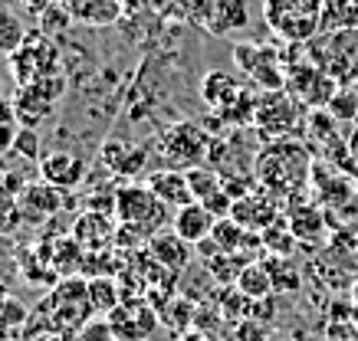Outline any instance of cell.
<instances>
[{"label":"cell","mask_w":358,"mask_h":341,"mask_svg":"<svg viewBox=\"0 0 358 341\" xmlns=\"http://www.w3.org/2000/svg\"><path fill=\"white\" fill-rule=\"evenodd\" d=\"M23 223V210L17 197H0V233L7 236Z\"/></svg>","instance_id":"obj_33"},{"label":"cell","mask_w":358,"mask_h":341,"mask_svg":"<svg viewBox=\"0 0 358 341\" xmlns=\"http://www.w3.org/2000/svg\"><path fill=\"white\" fill-rule=\"evenodd\" d=\"M210 33H237L250 26V7L247 0H217L204 17Z\"/></svg>","instance_id":"obj_16"},{"label":"cell","mask_w":358,"mask_h":341,"mask_svg":"<svg viewBox=\"0 0 358 341\" xmlns=\"http://www.w3.org/2000/svg\"><path fill=\"white\" fill-rule=\"evenodd\" d=\"M7 302H10V292H7V286L0 282V312H3V305H7Z\"/></svg>","instance_id":"obj_40"},{"label":"cell","mask_w":358,"mask_h":341,"mask_svg":"<svg viewBox=\"0 0 358 341\" xmlns=\"http://www.w3.org/2000/svg\"><path fill=\"white\" fill-rule=\"evenodd\" d=\"M214 223H217V217H214L204 204H197V200H194V204H187L185 210H178V213H174L171 230L178 233V236H185L191 246H201V243L210 240Z\"/></svg>","instance_id":"obj_15"},{"label":"cell","mask_w":358,"mask_h":341,"mask_svg":"<svg viewBox=\"0 0 358 341\" xmlns=\"http://www.w3.org/2000/svg\"><path fill=\"white\" fill-rule=\"evenodd\" d=\"M145 188L152 190L155 197L162 200L168 210H174V213H178V210H185L187 204H194V194H191L187 174L185 171H174V167H162V171L148 174Z\"/></svg>","instance_id":"obj_11"},{"label":"cell","mask_w":358,"mask_h":341,"mask_svg":"<svg viewBox=\"0 0 358 341\" xmlns=\"http://www.w3.org/2000/svg\"><path fill=\"white\" fill-rule=\"evenodd\" d=\"M326 341H332V338H326Z\"/></svg>","instance_id":"obj_44"},{"label":"cell","mask_w":358,"mask_h":341,"mask_svg":"<svg viewBox=\"0 0 358 341\" xmlns=\"http://www.w3.org/2000/svg\"><path fill=\"white\" fill-rule=\"evenodd\" d=\"M178 341H210V335H207V331H201V328H191L187 335H181Z\"/></svg>","instance_id":"obj_38"},{"label":"cell","mask_w":358,"mask_h":341,"mask_svg":"<svg viewBox=\"0 0 358 341\" xmlns=\"http://www.w3.org/2000/svg\"><path fill=\"white\" fill-rule=\"evenodd\" d=\"M240 92H243V86H240L234 76H227V73H207L204 82H201V96H204V102L207 105H214L217 112L227 109Z\"/></svg>","instance_id":"obj_20"},{"label":"cell","mask_w":358,"mask_h":341,"mask_svg":"<svg viewBox=\"0 0 358 341\" xmlns=\"http://www.w3.org/2000/svg\"><path fill=\"white\" fill-rule=\"evenodd\" d=\"M260 236H263V250L270 256H289L296 246H299V240H296V233H293V227H289L286 217H280L273 227H266Z\"/></svg>","instance_id":"obj_25"},{"label":"cell","mask_w":358,"mask_h":341,"mask_svg":"<svg viewBox=\"0 0 358 341\" xmlns=\"http://www.w3.org/2000/svg\"><path fill=\"white\" fill-rule=\"evenodd\" d=\"M289 227L299 243H322L326 240V217L319 207H296L289 210Z\"/></svg>","instance_id":"obj_19"},{"label":"cell","mask_w":358,"mask_h":341,"mask_svg":"<svg viewBox=\"0 0 358 341\" xmlns=\"http://www.w3.org/2000/svg\"><path fill=\"white\" fill-rule=\"evenodd\" d=\"M230 217L243 227V230H253V233H263L266 227L280 220V207H276V197H273L270 190H263L260 184L250 190L247 197L234 200V210H230Z\"/></svg>","instance_id":"obj_9"},{"label":"cell","mask_w":358,"mask_h":341,"mask_svg":"<svg viewBox=\"0 0 358 341\" xmlns=\"http://www.w3.org/2000/svg\"><path fill=\"white\" fill-rule=\"evenodd\" d=\"M329 115L338 121H352L358 119V92L355 89H338L336 92V99L329 102Z\"/></svg>","instance_id":"obj_32"},{"label":"cell","mask_w":358,"mask_h":341,"mask_svg":"<svg viewBox=\"0 0 358 341\" xmlns=\"http://www.w3.org/2000/svg\"><path fill=\"white\" fill-rule=\"evenodd\" d=\"M13 105H17V121H20L23 128H36L40 121L56 109L50 102H43L30 86H20L17 89V96H13Z\"/></svg>","instance_id":"obj_22"},{"label":"cell","mask_w":358,"mask_h":341,"mask_svg":"<svg viewBox=\"0 0 358 341\" xmlns=\"http://www.w3.org/2000/svg\"><path fill=\"white\" fill-rule=\"evenodd\" d=\"M40 177L59 190H73L86 177V161L73 151H53L46 158H40Z\"/></svg>","instance_id":"obj_12"},{"label":"cell","mask_w":358,"mask_h":341,"mask_svg":"<svg viewBox=\"0 0 358 341\" xmlns=\"http://www.w3.org/2000/svg\"><path fill=\"white\" fill-rule=\"evenodd\" d=\"M27 321H30V308L23 305L20 298H13L3 305L0 312V341L7 338H23V331H27Z\"/></svg>","instance_id":"obj_28"},{"label":"cell","mask_w":358,"mask_h":341,"mask_svg":"<svg viewBox=\"0 0 358 341\" xmlns=\"http://www.w3.org/2000/svg\"><path fill=\"white\" fill-rule=\"evenodd\" d=\"M148 253H152L155 263H162L171 275L187 273V266H191V243L185 236H178L174 230L155 233L148 240Z\"/></svg>","instance_id":"obj_13"},{"label":"cell","mask_w":358,"mask_h":341,"mask_svg":"<svg viewBox=\"0 0 358 341\" xmlns=\"http://www.w3.org/2000/svg\"><path fill=\"white\" fill-rule=\"evenodd\" d=\"M27 341H66V338L53 331V335H36V338H27Z\"/></svg>","instance_id":"obj_39"},{"label":"cell","mask_w":358,"mask_h":341,"mask_svg":"<svg viewBox=\"0 0 358 341\" xmlns=\"http://www.w3.org/2000/svg\"><path fill=\"white\" fill-rule=\"evenodd\" d=\"M263 20L282 43H309L326 30V0H263Z\"/></svg>","instance_id":"obj_3"},{"label":"cell","mask_w":358,"mask_h":341,"mask_svg":"<svg viewBox=\"0 0 358 341\" xmlns=\"http://www.w3.org/2000/svg\"><path fill=\"white\" fill-rule=\"evenodd\" d=\"M0 96H3V79H0Z\"/></svg>","instance_id":"obj_42"},{"label":"cell","mask_w":358,"mask_h":341,"mask_svg":"<svg viewBox=\"0 0 358 341\" xmlns=\"http://www.w3.org/2000/svg\"><path fill=\"white\" fill-rule=\"evenodd\" d=\"M7 63H10V73L17 79V86H30L36 79L59 73V50L43 33H30L27 43L17 53L7 56Z\"/></svg>","instance_id":"obj_6"},{"label":"cell","mask_w":358,"mask_h":341,"mask_svg":"<svg viewBox=\"0 0 358 341\" xmlns=\"http://www.w3.org/2000/svg\"><path fill=\"white\" fill-rule=\"evenodd\" d=\"M326 30H358V0H326Z\"/></svg>","instance_id":"obj_29"},{"label":"cell","mask_w":358,"mask_h":341,"mask_svg":"<svg viewBox=\"0 0 358 341\" xmlns=\"http://www.w3.org/2000/svg\"><path fill=\"white\" fill-rule=\"evenodd\" d=\"M119 341H148L162 325L158 308H152L145 298H125L115 312L106 315Z\"/></svg>","instance_id":"obj_8"},{"label":"cell","mask_w":358,"mask_h":341,"mask_svg":"<svg viewBox=\"0 0 358 341\" xmlns=\"http://www.w3.org/2000/svg\"><path fill=\"white\" fill-rule=\"evenodd\" d=\"M20 210H23V220H46L53 217L56 210L66 204V190L46 184V181H33L23 188L20 197Z\"/></svg>","instance_id":"obj_14"},{"label":"cell","mask_w":358,"mask_h":341,"mask_svg":"<svg viewBox=\"0 0 358 341\" xmlns=\"http://www.w3.org/2000/svg\"><path fill=\"white\" fill-rule=\"evenodd\" d=\"M260 50H263V46H247V43L234 46V59H237V66L243 69V76H250V73H253L257 59H260Z\"/></svg>","instance_id":"obj_35"},{"label":"cell","mask_w":358,"mask_h":341,"mask_svg":"<svg viewBox=\"0 0 358 341\" xmlns=\"http://www.w3.org/2000/svg\"><path fill=\"white\" fill-rule=\"evenodd\" d=\"M348 298L358 305V275H355V282H352V289H348Z\"/></svg>","instance_id":"obj_41"},{"label":"cell","mask_w":358,"mask_h":341,"mask_svg":"<svg viewBox=\"0 0 358 341\" xmlns=\"http://www.w3.org/2000/svg\"><path fill=\"white\" fill-rule=\"evenodd\" d=\"M73 236L86 253H99L119 236V223L109 217V210H86L73 227Z\"/></svg>","instance_id":"obj_10"},{"label":"cell","mask_w":358,"mask_h":341,"mask_svg":"<svg viewBox=\"0 0 358 341\" xmlns=\"http://www.w3.org/2000/svg\"><path fill=\"white\" fill-rule=\"evenodd\" d=\"M303 121V105L282 89V92H260L257 96V109H253V128L260 132L266 144L293 138Z\"/></svg>","instance_id":"obj_4"},{"label":"cell","mask_w":358,"mask_h":341,"mask_svg":"<svg viewBox=\"0 0 358 341\" xmlns=\"http://www.w3.org/2000/svg\"><path fill=\"white\" fill-rule=\"evenodd\" d=\"M27 36L30 33H27V26H23L20 17L13 10H3V7H0V53L13 56L23 43H27Z\"/></svg>","instance_id":"obj_27"},{"label":"cell","mask_w":358,"mask_h":341,"mask_svg":"<svg viewBox=\"0 0 358 341\" xmlns=\"http://www.w3.org/2000/svg\"><path fill=\"white\" fill-rule=\"evenodd\" d=\"M257 184L263 190H270L273 197H289L296 190H303L313 174V158L296 138H282V142H270L257 154L253 165Z\"/></svg>","instance_id":"obj_1"},{"label":"cell","mask_w":358,"mask_h":341,"mask_svg":"<svg viewBox=\"0 0 358 341\" xmlns=\"http://www.w3.org/2000/svg\"><path fill=\"white\" fill-rule=\"evenodd\" d=\"M66 3H69V13L89 26H109L122 13L119 0H66Z\"/></svg>","instance_id":"obj_17"},{"label":"cell","mask_w":358,"mask_h":341,"mask_svg":"<svg viewBox=\"0 0 358 341\" xmlns=\"http://www.w3.org/2000/svg\"><path fill=\"white\" fill-rule=\"evenodd\" d=\"M234 286L243 292V296L250 298V302H260V298H270L276 289H273V275L270 269L263 266V259H257V263H247L243 266V273L237 275V282Z\"/></svg>","instance_id":"obj_21"},{"label":"cell","mask_w":358,"mask_h":341,"mask_svg":"<svg viewBox=\"0 0 358 341\" xmlns=\"http://www.w3.org/2000/svg\"><path fill=\"white\" fill-rule=\"evenodd\" d=\"M0 128H17V105L3 96H0Z\"/></svg>","instance_id":"obj_37"},{"label":"cell","mask_w":358,"mask_h":341,"mask_svg":"<svg viewBox=\"0 0 358 341\" xmlns=\"http://www.w3.org/2000/svg\"><path fill=\"white\" fill-rule=\"evenodd\" d=\"M162 321L168 325V328L181 338V335H187V331L194 328V321H197V308L191 298L185 296H171V302L162 308Z\"/></svg>","instance_id":"obj_24"},{"label":"cell","mask_w":358,"mask_h":341,"mask_svg":"<svg viewBox=\"0 0 358 341\" xmlns=\"http://www.w3.org/2000/svg\"><path fill=\"white\" fill-rule=\"evenodd\" d=\"M185 174H187V184H191V194H194L197 204H204L207 197H214L220 190V174L210 171V167H191Z\"/></svg>","instance_id":"obj_30"},{"label":"cell","mask_w":358,"mask_h":341,"mask_svg":"<svg viewBox=\"0 0 358 341\" xmlns=\"http://www.w3.org/2000/svg\"><path fill=\"white\" fill-rule=\"evenodd\" d=\"M13 151L20 154V158H27V161H40V132L36 128H20Z\"/></svg>","instance_id":"obj_34"},{"label":"cell","mask_w":358,"mask_h":341,"mask_svg":"<svg viewBox=\"0 0 358 341\" xmlns=\"http://www.w3.org/2000/svg\"><path fill=\"white\" fill-rule=\"evenodd\" d=\"M286 92L293 96L303 109H329L336 99V76L309 63H296L286 69Z\"/></svg>","instance_id":"obj_7"},{"label":"cell","mask_w":358,"mask_h":341,"mask_svg":"<svg viewBox=\"0 0 358 341\" xmlns=\"http://www.w3.org/2000/svg\"><path fill=\"white\" fill-rule=\"evenodd\" d=\"M69 17H73V13L66 10V7H50V10H43L40 13V26H43V30H59V26H66V23H69Z\"/></svg>","instance_id":"obj_36"},{"label":"cell","mask_w":358,"mask_h":341,"mask_svg":"<svg viewBox=\"0 0 358 341\" xmlns=\"http://www.w3.org/2000/svg\"><path fill=\"white\" fill-rule=\"evenodd\" d=\"M263 266L270 269L273 275V289L276 292H296L299 282H303V275H299V266L289 259V256H266Z\"/></svg>","instance_id":"obj_26"},{"label":"cell","mask_w":358,"mask_h":341,"mask_svg":"<svg viewBox=\"0 0 358 341\" xmlns=\"http://www.w3.org/2000/svg\"><path fill=\"white\" fill-rule=\"evenodd\" d=\"M355 341H358V331H355Z\"/></svg>","instance_id":"obj_43"},{"label":"cell","mask_w":358,"mask_h":341,"mask_svg":"<svg viewBox=\"0 0 358 341\" xmlns=\"http://www.w3.org/2000/svg\"><path fill=\"white\" fill-rule=\"evenodd\" d=\"M89 305L96 315H109L122 305V289L112 275H96L89 279Z\"/></svg>","instance_id":"obj_23"},{"label":"cell","mask_w":358,"mask_h":341,"mask_svg":"<svg viewBox=\"0 0 358 341\" xmlns=\"http://www.w3.org/2000/svg\"><path fill=\"white\" fill-rule=\"evenodd\" d=\"M102 161H106L119 177H135L148 158H145L141 148H131V144H122V142H109L102 148Z\"/></svg>","instance_id":"obj_18"},{"label":"cell","mask_w":358,"mask_h":341,"mask_svg":"<svg viewBox=\"0 0 358 341\" xmlns=\"http://www.w3.org/2000/svg\"><path fill=\"white\" fill-rule=\"evenodd\" d=\"M207 151H210V138L194 121H178V125H171L162 135V154H164V161H168V167H174V171L201 167Z\"/></svg>","instance_id":"obj_5"},{"label":"cell","mask_w":358,"mask_h":341,"mask_svg":"<svg viewBox=\"0 0 358 341\" xmlns=\"http://www.w3.org/2000/svg\"><path fill=\"white\" fill-rule=\"evenodd\" d=\"M66 341H119V338H115V331H112L106 315H92L86 325H79Z\"/></svg>","instance_id":"obj_31"},{"label":"cell","mask_w":358,"mask_h":341,"mask_svg":"<svg viewBox=\"0 0 358 341\" xmlns=\"http://www.w3.org/2000/svg\"><path fill=\"white\" fill-rule=\"evenodd\" d=\"M164 220H168V207L148 188H141V184H119L115 188L119 236H129V243L152 240L155 233L164 230Z\"/></svg>","instance_id":"obj_2"}]
</instances>
